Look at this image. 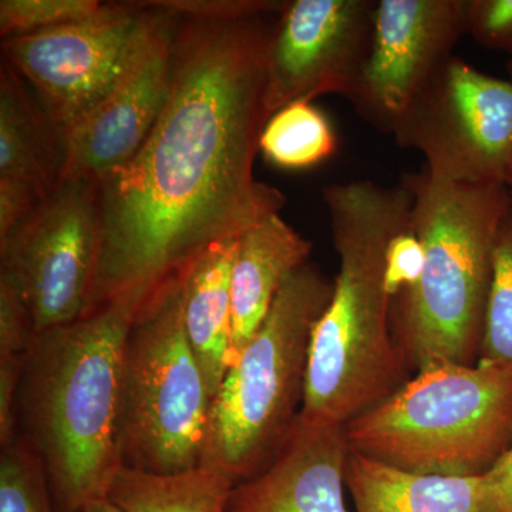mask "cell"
<instances>
[{
  "instance_id": "52a82bcc",
  "label": "cell",
  "mask_w": 512,
  "mask_h": 512,
  "mask_svg": "<svg viewBox=\"0 0 512 512\" xmlns=\"http://www.w3.org/2000/svg\"><path fill=\"white\" fill-rule=\"evenodd\" d=\"M121 396L123 467L165 476L201 466L212 399L185 333L181 278L136 313Z\"/></svg>"
},
{
  "instance_id": "ba28073f",
  "label": "cell",
  "mask_w": 512,
  "mask_h": 512,
  "mask_svg": "<svg viewBox=\"0 0 512 512\" xmlns=\"http://www.w3.org/2000/svg\"><path fill=\"white\" fill-rule=\"evenodd\" d=\"M397 146L419 151L424 168L456 184L510 185L512 82L453 56L394 128Z\"/></svg>"
},
{
  "instance_id": "8992f818",
  "label": "cell",
  "mask_w": 512,
  "mask_h": 512,
  "mask_svg": "<svg viewBox=\"0 0 512 512\" xmlns=\"http://www.w3.org/2000/svg\"><path fill=\"white\" fill-rule=\"evenodd\" d=\"M349 448L419 474L487 473L512 443V370L444 363L345 426Z\"/></svg>"
},
{
  "instance_id": "484cf974",
  "label": "cell",
  "mask_w": 512,
  "mask_h": 512,
  "mask_svg": "<svg viewBox=\"0 0 512 512\" xmlns=\"http://www.w3.org/2000/svg\"><path fill=\"white\" fill-rule=\"evenodd\" d=\"M35 338L25 302L15 289L0 282V359L25 357Z\"/></svg>"
},
{
  "instance_id": "8fae6325",
  "label": "cell",
  "mask_w": 512,
  "mask_h": 512,
  "mask_svg": "<svg viewBox=\"0 0 512 512\" xmlns=\"http://www.w3.org/2000/svg\"><path fill=\"white\" fill-rule=\"evenodd\" d=\"M377 0L286 2L265 62L269 119L299 101L323 94L353 100L365 70Z\"/></svg>"
},
{
  "instance_id": "4fadbf2b",
  "label": "cell",
  "mask_w": 512,
  "mask_h": 512,
  "mask_svg": "<svg viewBox=\"0 0 512 512\" xmlns=\"http://www.w3.org/2000/svg\"><path fill=\"white\" fill-rule=\"evenodd\" d=\"M174 29L175 15L161 9L146 46L116 87L63 131L62 181L100 180L136 156L167 99Z\"/></svg>"
},
{
  "instance_id": "ffe728a7",
  "label": "cell",
  "mask_w": 512,
  "mask_h": 512,
  "mask_svg": "<svg viewBox=\"0 0 512 512\" xmlns=\"http://www.w3.org/2000/svg\"><path fill=\"white\" fill-rule=\"evenodd\" d=\"M338 150V136L325 113L312 101H299L268 120L259 151L284 170H306L328 160Z\"/></svg>"
},
{
  "instance_id": "83f0119b",
  "label": "cell",
  "mask_w": 512,
  "mask_h": 512,
  "mask_svg": "<svg viewBox=\"0 0 512 512\" xmlns=\"http://www.w3.org/2000/svg\"><path fill=\"white\" fill-rule=\"evenodd\" d=\"M178 16H231L284 9L279 0H165L151 2Z\"/></svg>"
},
{
  "instance_id": "6da1fadb",
  "label": "cell",
  "mask_w": 512,
  "mask_h": 512,
  "mask_svg": "<svg viewBox=\"0 0 512 512\" xmlns=\"http://www.w3.org/2000/svg\"><path fill=\"white\" fill-rule=\"evenodd\" d=\"M281 12L175 15L163 110L136 156L96 180L101 245L89 313L113 302L140 311L212 245L284 207L285 195L254 174Z\"/></svg>"
},
{
  "instance_id": "3957f363",
  "label": "cell",
  "mask_w": 512,
  "mask_h": 512,
  "mask_svg": "<svg viewBox=\"0 0 512 512\" xmlns=\"http://www.w3.org/2000/svg\"><path fill=\"white\" fill-rule=\"evenodd\" d=\"M138 309L100 306L36 335L20 379L18 436L45 470L57 512L107 500L121 457L128 330Z\"/></svg>"
},
{
  "instance_id": "7c38bea8",
  "label": "cell",
  "mask_w": 512,
  "mask_h": 512,
  "mask_svg": "<svg viewBox=\"0 0 512 512\" xmlns=\"http://www.w3.org/2000/svg\"><path fill=\"white\" fill-rule=\"evenodd\" d=\"M467 0H377L375 32L350 103L392 136L410 104L466 35Z\"/></svg>"
},
{
  "instance_id": "4316f807",
  "label": "cell",
  "mask_w": 512,
  "mask_h": 512,
  "mask_svg": "<svg viewBox=\"0 0 512 512\" xmlns=\"http://www.w3.org/2000/svg\"><path fill=\"white\" fill-rule=\"evenodd\" d=\"M46 200L32 184L0 178V241L26 224Z\"/></svg>"
},
{
  "instance_id": "4dcf8cb0",
  "label": "cell",
  "mask_w": 512,
  "mask_h": 512,
  "mask_svg": "<svg viewBox=\"0 0 512 512\" xmlns=\"http://www.w3.org/2000/svg\"><path fill=\"white\" fill-rule=\"evenodd\" d=\"M505 70H507L508 77H510V82H512V57L507 60V63H505Z\"/></svg>"
},
{
  "instance_id": "d6986e66",
  "label": "cell",
  "mask_w": 512,
  "mask_h": 512,
  "mask_svg": "<svg viewBox=\"0 0 512 512\" xmlns=\"http://www.w3.org/2000/svg\"><path fill=\"white\" fill-rule=\"evenodd\" d=\"M234 481L200 466L175 474H150L123 467L109 500L124 512H227Z\"/></svg>"
},
{
  "instance_id": "603a6c76",
  "label": "cell",
  "mask_w": 512,
  "mask_h": 512,
  "mask_svg": "<svg viewBox=\"0 0 512 512\" xmlns=\"http://www.w3.org/2000/svg\"><path fill=\"white\" fill-rule=\"evenodd\" d=\"M96 0H2L0 35L3 39L93 18L103 9Z\"/></svg>"
},
{
  "instance_id": "1f68e13d",
  "label": "cell",
  "mask_w": 512,
  "mask_h": 512,
  "mask_svg": "<svg viewBox=\"0 0 512 512\" xmlns=\"http://www.w3.org/2000/svg\"><path fill=\"white\" fill-rule=\"evenodd\" d=\"M508 188H510V190H511V194H512V180H511L510 185H508Z\"/></svg>"
},
{
  "instance_id": "d4e9b609",
  "label": "cell",
  "mask_w": 512,
  "mask_h": 512,
  "mask_svg": "<svg viewBox=\"0 0 512 512\" xmlns=\"http://www.w3.org/2000/svg\"><path fill=\"white\" fill-rule=\"evenodd\" d=\"M424 265V249L412 224L394 235L387 248L386 279L390 295L396 299L400 293L419 281Z\"/></svg>"
},
{
  "instance_id": "2e32d148",
  "label": "cell",
  "mask_w": 512,
  "mask_h": 512,
  "mask_svg": "<svg viewBox=\"0 0 512 512\" xmlns=\"http://www.w3.org/2000/svg\"><path fill=\"white\" fill-rule=\"evenodd\" d=\"M345 481L356 512H498L490 470L478 476L419 474L350 450Z\"/></svg>"
},
{
  "instance_id": "30bf717a",
  "label": "cell",
  "mask_w": 512,
  "mask_h": 512,
  "mask_svg": "<svg viewBox=\"0 0 512 512\" xmlns=\"http://www.w3.org/2000/svg\"><path fill=\"white\" fill-rule=\"evenodd\" d=\"M100 245L93 178L62 181L26 224L0 241V282L25 302L36 335L89 313Z\"/></svg>"
},
{
  "instance_id": "9c48e42d",
  "label": "cell",
  "mask_w": 512,
  "mask_h": 512,
  "mask_svg": "<svg viewBox=\"0 0 512 512\" xmlns=\"http://www.w3.org/2000/svg\"><path fill=\"white\" fill-rule=\"evenodd\" d=\"M151 2L104 3L93 18L3 39V62L28 82L60 130L116 87L160 19Z\"/></svg>"
},
{
  "instance_id": "e0dca14e",
  "label": "cell",
  "mask_w": 512,
  "mask_h": 512,
  "mask_svg": "<svg viewBox=\"0 0 512 512\" xmlns=\"http://www.w3.org/2000/svg\"><path fill=\"white\" fill-rule=\"evenodd\" d=\"M237 241L231 239L212 245L181 275L185 333L212 400L229 367L231 275Z\"/></svg>"
},
{
  "instance_id": "7402d4cb",
  "label": "cell",
  "mask_w": 512,
  "mask_h": 512,
  "mask_svg": "<svg viewBox=\"0 0 512 512\" xmlns=\"http://www.w3.org/2000/svg\"><path fill=\"white\" fill-rule=\"evenodd\" d=\"M0 512H57L45 470L19 436L0 453Z\"/></svg>"
},
{
  "instance_id": "5b68a950",
  "label": "cell",
  "mask_w": 512,
  "mask_h": 512,
  "mask_svg": "<svg viewBox=\"0 0 512 512\" xmlns=\"http://www.w3.org/2000/svg\"><path fill=\"white\" fill-rule=\"evenodd\" d=\"M333 286L311 262L285 279L212 400L201 466L238 484L274 460L301 413L313 330Z\"/></svg>"
},
{
  "instance_id": "44dd1931",
  "label": "cell",
  "mask_w": 512,
  "mask_h": 512,
  "mask_svg": "<svg viewBox=\"0 0 512 512\" xmlns=\"http://www.w3.org/2000/svg\"><path fill=\"white\" fill-rule=\"evenodd\" d=\"M477 363L512 370V207L495 239L493 279Z\"/></svg>"
},
{
  "instance_id": "277c9868",
  "label": "cell",
  "mask_w": 512,
  "mask_h": 512,
  "mask_svg": "<svg viewBox=\"0 0 512 512\" xmlns=\"http://www.w3.org/2000/svg\"><path fill=\"white\" fill-rule=\"evenodd\" d=\"M424 249L419 281L393 299L392 329L416 373L476 365L493 279L495 239L512 207L507 185L448 183L427 168L402 178Z\"/></svg>"
},
{
  "instance_id": "5bb4252c",
  "label": "cell",
  "mask_w": 512,
  "mask_h": 512,
  "mask_svg": "<svg viewBox=\"0 0 512 512\" xmlns=\"http://www.w3.org/2000/svg\"><path fill=\"white\" fill-rule=\"evenodd\" d=\"M345 426L301 419L258 476L234 485L227 512H348Z\"/></svg>"
},
{
  "instance_id": "ac0fdd59",
  "label": "cell",
  "mask_w": 512,
  "mask_h": 512,
  "mask_svg": "<svg viewBox=\"0 0 512 512\" xmlns=\"http://www.w3.org/2000/svg\"><path fill=\"white\" fill-rule=\"evenodd\" d=\"M63 131L47 117L10 64L0 67V178L32 184L49 197L62 181Z\"/></svg>"
},
{
  "instance_id": "9a60e30c",
  "label": "cell",
  "mask_w": 512,
  "mask_h": 512,
  "mask_svg": "<svg viewBox=\"0 0 512 512\" xmlns=\"http://www.w3.org/2000/svg\"><path fill=\"white\" fill-rule=\"evenodd\" d=\"M312 248V242L279 214L259 222L238 238L231 275L229 367L261 328L285 279L308 262Z\"/></svg>"
},
{
  "instance_id": "f546056e",
  "label": "cell",
  "mask_w": 512,
  "mask_h": 512,
  "mask_svg": "<svg viewBox=\"0 0 512 512\" xmlns=\"http://www.w3.org/2000/svg\"><path fill=\"white\" fill-rule=\"evenodd\" d=\"M80 512H124L121 510L119 505H116L113 503V501H110L109 498L107 500L103 501H97V503H93L90 505H87L84 510Z\"/></svg>"
},
{
  "instance_id": "7a4b0ae2",
  "label": "cell",
  "mask_w": 512,
  "mask_h": 512,
  "mask_svg": "<svg viewBox=\"0 0 512 512\" xmlns=\"http://www.w3.org/2000/svg\"><path fill=\"white\" fill-rule=\"evenodd\" d=\"M339 272L316 323L299 419L346 426L409 380V363L392 329L387 248L412 224L413 192L404 181L326 185Z\"/></svg>"
},
{
  "instance_id": "f1b7e54d",
  "label": "cell",
  "mask_w": 512,
  "mask_h": 512,
  "mask_svg": "<svg viewBox=\"0 0 512 512\" xmlns=\"http://www.w3.org/2000/svg\"><path fill=\"white\" fill-rule=\"evenodd\" d=\"M498 512H512V443L503 457L490 468Z\"/></svg>"
},
{
  "instance_id": "cb8c5ba5",
  "label": "cell",
  "mask_w": 512,
  "mask_h": 512,
  "mask_svg": "<svg viewBox=\"0 0 512 512\" xmlns=\"http://www.w3.org/2000/svg\"><path fill=\"white\" fill-rule=\"evenodd\" d=\"M466 35L512 57V0H467Z\"/></svg>"
}]
</instances>
